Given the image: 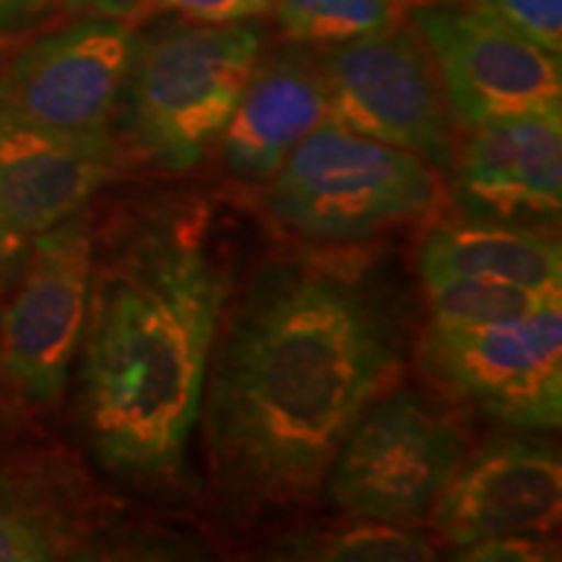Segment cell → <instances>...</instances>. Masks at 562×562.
<instances>
[{"instance_id": "obj_25", "label": "cell", "mask_w": 562, "mask_h": 562, "mask_svg": "<svg viewBox=\"0 0 562 562\" xmlns=\"http://www.w3.org/2000/svg\"><path fill=\"white\" fill-rule=\"evenodd\" d=\"M55 5H63V9L68 11L104 13V16H125V19H131L133 11L140 9L138 0H55Z\"/></svg>"}, {"instance_id": "obj_19", "label": "cell", "mask_w": 562, "mask_h": 562, "mask_svg": "<svg viewBox=\"0 0 562 562\" xmlns=\"http://www.w3.org/2000/svg\"><path fill=\"white\" fill-rule=\"evenodd\" d=\"M425 292L432 313L430 321L448 323V326L495 323L562 305V292L529 290V286L501 284V281L446 279L425 284Z\"/></svg>"}, {"instance_id": "obj_7", "label": "cell", "mask_w": 562, "mask_h": 562, "mask_svg": "<svg viewBox=\"0 0 562 562\" xmlns=\"http://www.w3.org/2000/svg\"><path fill=\"white\" fill-rule=\"evenodd\" d=\"M94 250L83 211L30 240L0 313V375L21 402L50 406L68 389L87 331Z\"/></svg>"}, {"instance_id": "obj_26", "label": "cell", "mask_w": 562, "mask_h": 562, "mask_svg": "<svg viewBox=\"0 0 562 562\" xmlns=\"http://www.w3.org/2000/svg\"><path fill=\"white\" fill-rule=\"evenodd\" d=\"M5 391H11V389L5 385L3 375H0V430L9 425V402H5Z\"/></svg>"}, {"instance_id": "obj_8", "label": "cell", "mask_w": 562, "mask_h": 562, "mask_svg": "<svg viewBox=\"0 0 562 562\" xmlns=\"http://www.w3.org/2000/svg\"><path fill=\"white\" fill-rule=\"evenodd\" d=\"M328 121L417 154L435 170L453 165V112L430 55L412 26L323 47Z\"/></svg>"}, {"instance_id": "obj_2", "label": "cell", "mask_w": 562, "mask_h": 562, "mask_svg": "<svg viewBox=\"0 0 562 562\" xmlns=\"http://www.w3.org/2000/svg\"><path fill=\"white\" fill-rule=\"evenodd\" d=\"M229 294L199 211L144 216L94 266L81 422L110 474L154 492L180 484Z\"/></svg>"}, {"instance_id": "obj_14", "label": "cell", "mask_w": 562, "mask_h": 562, "mask_svg": "<svg viewBox=\"0 0 562 562\" xmlns=\"http://www.w3.org/2000/svg\"><path fill=\"white\" fill-rule=\"evenodd\" d=\"M323 123H328V83L318 55L302 45L261 55L220 136L224 165L237 180L261 186Z\"/></svg>"}, {"instance_id": "obj_9", "label": "cell", "mask_w": 562, "mask_h": 562, "mask_svg": "<svg viewBox=\"0 0 562 562\" xmlns=\"http://www.w3.org/2000/svg\"><path fill=\"white\" fill-rule=\"evenodd\" d=\"M138 34L133 19L87 13L32 40L0 70V112L63 136H112Z\"/></svg>"}, {"instance_id": "obj_12", "label": "cell", "mask_w": 562, "mask_h": 562, "mask_svg": "<svg viewBox=\"0 0 562 562\" xmlns=\"http://www.w3.org/2000/svg\"><path fill=\"white\" fill-rule=\"evenodd\" d=\"M453 201L463 216L558 222L562 206V110L469 125L453 157Z\"/></svg>"}, {"instance_id": "obj_10", "label": "cell", "mask_w": 562, "mask_h": 562, "mask_svg": "<svg viewBox=\"0 0 562 562\" xmlns=\"http://www.w3.org/2000/svg\"><path fill=\"white\" fill-rule=\"evenodd\" d=\"M406 13L463 128L521 112L562 110L560 55L476 5L422 3Z\"/></svg>"}, {"instance_id": "obj_18", "label": "cell", "mask_w": 562, "mask_h": 562, "mask_svg": "<svg viewBox=\"0 0 562 562\" xmlns=\"http://www.w3.org/2000/svg\"><path fill=\"white\" fill-rule=\"evenodd\" d=\"M271 9L292 45L331 47L396 26L409 0H271Z\"/></svg>"}, {"instance_id": "obj_20", "label": "cell", "mask_w": 562, "mask_h": 562, "mask_svg": "<svg viewBox=\"0 0 562 562\" xmlns=\"http://www.w3.org/2000/svg\"><path fill=\"white\" fill-rule=\"evenodd\" d=\"M474 5L542 50L562 53V0H476Z\"/></svg>"}, {"instance_id": "obj_5", "label": "cell", "mask_w": 562, "mask_h": 562, "mask_svg": "<svg viewBox=\"0 0 562 562\" xmlns=\"http://www.w3.org/2000/svg\"><path fill=\"white\" fill-rule=\"evenodd\" d=\"M469 451L472 432L448 396L393 385L355 422L321 487L344 516L412 526Z\"/></svg>"}, {"instance_id": "obj_27", "label": "cell", "mask_w": 562, "mask_h": 562, "mask_svg": "<svg viewBox=\"0 0 562 562\" xmlns=\"http://www.w3.org/2000/svg\"><path fill=\"white\" fill-rule=\"evenodd\" d=\"M422 3H456V0H417L414 5H422Z\"/></svg>"}, {"instance_id": "obj_16", "label": "cell", "mask_w": 562, "mask_h": 562, "mask_svg": "<svg viewBox=\"0 0 562 562\" xmlns=\"http://www.w3.org/2000/svg\"><path fill=\"white\" fill-rule=\"evenodd\" d=\"M419 273L425 284L476 279L562 292V248L558 237L533 224L463 216L427 232Z\"/></svg>"}, {"instance_id": "obj_22", "label": "cell", "mask_w": 562, "mask_h": 562, "mask_svg": "<svg viewBox=\"0 0 562 562\" xmlns=\"http://www.w3.org/2000/svg\"><path fill=\"white\" fill-rule=\"evenodd\" d=\"M138 5L180 13L182 19L209 21V24H229V21H250L271 11V0H138Z\"/></svg>"}, {"instance_id": "obj_13", "label": "cell", "mask_w": 562, "mask_h": 562, "mask_svg": "<svg viewBox=\"0 0 562 562\" xmlns=\"http://www.w3.org/2000/svg\"><path fill=\"white\" fill-rule=\"evenodd\" d=\"M121 167L115 136H63L0 112V214L26 237L79 214Z\"/></svg>"}, {"instance_id": "obj_15", "label": "cell", "mask_w": 562, "mask_h": 562, "mask_svg": "<svg viewBox=\"0 0 562 562\" xmlns=\"http://www.w3.org/2000/svg\"><path fill=\"white\" fill-rule=\"evenodd\" d=\"M110 526L91 492L50 461L0 467V562L102 558Z\"/></svg>"}, {"instance_id": "obj_23", "label": "cell", "mask_w": 562, "mask_h": 562, "mask_svg": "<svg viewBox=\"0 0 562 562\" xmlns=\"http://www.w3.org/2000/svg\"><path fill=\"white\" fill-rule=\"evenodd\" d=\"M55 0H0V37H16L53 19Z\"/></svg>"}, {"instance_id": "obj_6", "label": "cell", "mask_w": 562, "mask_h": 562, "mask_svg": "<svg viewBox=\"0 0 562 562\" xmlns=\"http://www.w3.org/2000/svg\"><path fill=\"white\" fill-rule=\"evenodd\" d=\"M419 368L453 402L518 430L562 422V305L476 326L427 323Z\"/></svg>"}, {"instance_id": "obj_11", "label": "cell", "mask_w": 562, "mask_h": 562, "mask_svg": "<svg viewBox=\"0 0 562 562\" xmlns=\"http://www.w3.org/2000/svg\"><path fill=\"white\" fill-rule=\"evenodd\" d=\"M560 448L531 435H503L463 456L430 508L451 550L501 533H544L560 518Z\"/></svg>"}, {"instance_id": "obj_17", "label": "cell", "mask_w": 562, "mask_h": 562, "mask_svg": "<svg viewBox=\"0 0 562 562\" xmlns=\"http://www.w3.org/2000/svg\"><path fill=\"white\" fill-rule=\"evenodd\" d=\"M355 524L331 531H302L273 547L279 560L315 562H425L438 550L412 526L351 518Z\"/></svg>"}, {"instance_id": "obj_4", "label": "cell", "mask_w": 562, "mask_h": 562, "mask_svg": "<svg viewBox=\"0 0 562 562\" xmlns=\"http://www.w3.org/2000/svg\"><path fill=\"white\" fill-rule=\"evenodd\" d=\"M279 227L321 243H360L419 220L442 201L438 170L417 154L323 123L263 182Z\"/></svg>"}, {"instance_id": "obj_3", "label": "cell", "mask_w": 562, "mask_h": 562, "mask_svg": "<svg viewBox=\"0 0 562 562\" xmlns=\"http://www.w3.org/2000/svg\"><path fill=\"white\" fill-rule=\"evenodd\" d=\"M263 55L250 21L182 19L138 34L121 108L131 144L167 172L206 159Z\"/></svg>"}, {"instance_id": "obj_21", "label": "cell", "mask_w": 562, "mask_h": 562, "mask_svg": "<svg viewBox=\"0 0 562 562\" xmlns=\"http://www.w3.org/2000/svg\"><path fill=\"white\" fill-rule=\"evenodd\" d=\"M558 558L554 547L537 533H501L453 550V560L469 562H544Z\"/></svg>"}, {"instance_id": "obj_1", "label": "cell", "mask_w": 562, "mask_h": 562, "mask_svg": "<svg viewBox=\"0 0 562 562\" xmlns=\"http://www.w3.org/2000/svg\"><path fill=\"white\" fill-rule=\"evenodd\" d=\"M412 344L404 294L372 263L281 256L227 302L201 402L214 480L266 508L321 490L372 402L398 385Z\"/></svg>"}, {"instance_id": "obj_24", "label": "cell", "mask_w": 562, "mask_h": 562, "mask_svg": "<svg viewBox=\"0 0 562 562\" xmlns=\"http://www.w3.org/2000/svg\"><path fill=\"white\" fill-rule=\"evenodd\" d=\"M30 240L24 232L13 227V224L0 214V297L11 290L16 281L21 266H24L26 250H30Z\"/></svg>"}]
</instances>
